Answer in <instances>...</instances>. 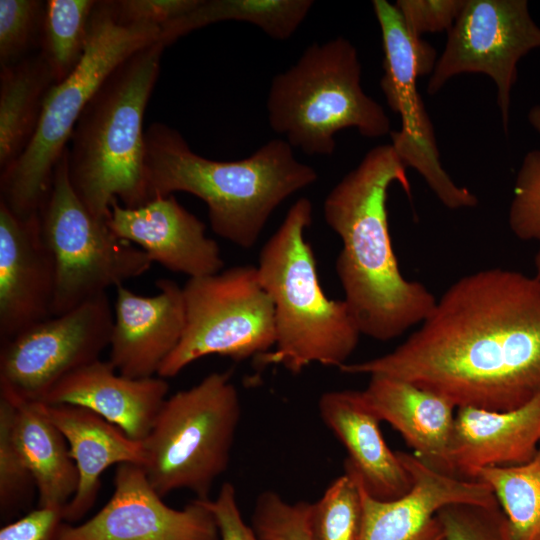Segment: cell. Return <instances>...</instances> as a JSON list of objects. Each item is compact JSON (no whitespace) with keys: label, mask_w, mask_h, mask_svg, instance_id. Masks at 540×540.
I'll list each match as a JSON object with an SVG mask.
<instances>
[{"label":"cell","mask_w":540,"mask_h":540,"mask_svg":"<svg viewBox=\"0 0 540 540\" xmlns=\"http://www.w3.org/2000/svg\"><path fill=\"white\" fill-rule=\"evenodd\" d=\"M540 444V395L522 407L492 411L457 407L449 458L457 477L473 479L486 467L529 462Z\"/></svg>","instance_id":"obj_20"},{"label":"cell","mask_w":540,"mask_h":540,"mask_svg":"<svg viewBox=\"0 0 540 540\" xmlns=\"http://www.w3.org/2000/svg\"><path fill=\"white\" fill-rule=\"evenodd\" d=\"M39 216L55 268L52 316L106 294L108 288L144 274L153 263L85 207L70 182L67 150L55 167Z\"/></svg>","instance_id":"obj_9"},{"label":"cell","mask_w":540,"mask_h":540,"mask_svg":"<svg viewBox=\"0 0 540 540\" xmlns=\"http://www.w3.org/2000/svg\"><path fill=\"white\" fill-rule=\"evenodd\" d=\"M149 483L142 466L117 465L114 491L87 521L64 522L59 540H220L207 499L171 508Z\"/></svg>","instance_id":"obj_14"},{"label":"cell","mask_w":540,"mask_h":540,"mask_svg":"<svg viewBox=\"0 0 540 540\" xmlns=\"http://www.w3.org/2000/svg\"><path fill=\"white\" fill-rule=\"evenodd\" d=\"M266 109L271 129L308 155H331L335 135L345 128L368 138L391 132L385 110L361 86L355 46L342 36L311 44L277 74Z\"/></svg>","instance_id":"obj_7"},{"label":"cell","mask_w":540,"mask_h":540,"mask_svg":"<svg viewBox=\"0 0 540 540\" xmlns=\"http://www.w3.org/2000/svg\"><path fill=\"white\" fill-rule=\"evenodd\" d=\"M199 0H117L111 1L117 20L126 25L155 26L192 10Z\"/></svg>","instance_id":"obj_36"},{"label":"cell","mask_w":540,"mask_h":540,"mask_svg":"<svg viewBox=\"0 0 540 540\" xmlns=\"http://www.w3.org/2000/svg\"><path fill=\"white\" fill-rule=\"evenodd\" d=\"M309 509V502L290 503L275 491H264L256 499L251 527L262 540H312Z\"/></svg>","instance_id":"obj_32"},{"label":"cell","mask_w":540,"mask_h":540,"mask_svg":"<svg viewBox=\"0 0 540 540\" xmlns=\"http://www.w3.org/2000/svg\"><path fill=\"white\" fill-rule=\"evenodd\" d=\"M56 83L40 53L0 69V171L25 151L37 129L45 98Z\"/></svg>","instance_id":"obj_25"},{"label":"cell","mask_w":540,"mask_h":540,"mask_svg":"<svg viewBox=\"0 0 540 540\" xmlns=\"http://www.w3.org/2000/svg\"><path fill=\"white\" fill-rule=\"evenodd\" d=\"M473 479L492 489L507 519L511 540H540V444L529 462L482 468Z\"/></svg>","instance_id":"obj_27"},{"label":"cell","mask_w":540,"mask_h":540,"mask_svg":"<svg viewBox=\"0 0 540 540\" xmlns=\"http://www.w3.org/2000/svg\"><path fill=\"white\" fill-rule=\"evenodd\" d=\"M113 320L106 293L2 341L0 394L42 401L60 379L99 359Z\"/></svg>","instance_id":"obj_12"},{"label":"cell","mask_w":540,"mask_h":540,"mask_svg":"<svg viewBox=\"0 0 540 540\" xmlns=\"http://www.w3.org/2000/svg\"><path fill=\"white\" fill-rule=\"evenodd\" d=\"M44 11V1L0 0V67L19 62L40 45Z\"/></svg>","instance_id":"obj_31"},{"label":"cell","mask_w":540,"mask_h":540,"mask_svg":"<svg viewBox=\"0 0 540 540\" xmlns=\"http://www.w3.org/2000/svg\"><path fill=\"white\" fill-rule=\"evenodd\" d=\"M444 540H511L499 505L451 504L437 512Z\"/></svg>","instance_id":"obj_33"},{"label":"cell","mask_w":540,"mask_h":540,"mask_svg":"<svg viewBox=\"0 0 540 540\" xmlns=\"http://www.w3.org/2000/svg\"><path fill=\"white\" fill-rule=\"evenodd\" d=\"M45 405L49 417L64 435L78 470L77 490L64 507L65 522L71 524L93 507L103 472L122 463L143 466L145 450L142 441L131 439L119 427L86 408Z\"/></svg>","instance_id":"obj_23"},{"label":"cell","mask_w":540,"mask_h":540,"mask_svg":"<svg viewBox=\"0 0 540 540\" xmlns=\"http://www.w3.org/2000/svg\"><path fill=\"white\" fill-rule=\"evenodd\" d=\"M108 227L119 238L136 244L166 269L189 278L216 274L224 266L217 242L205 224L173 196L158 197L129 208L115 200Z\"/></svg>","instance_id":"obj_17"},{"label":"cell","mask_w":540,"mask_h":540,"mask_svg":"<svg viewBox=\"0 0 540 540\" xmlns=\"http://www.w3.org/2000/svg\"><path fill=\"white\" fill-rule=\"evenodd\" d=\"M396 453L412 478V486L403 496L383 501L370 496L360 479L363 512L357 540H444L437 518L441 508L451 504L499 505L486 483L438 472L414 454Z\"/></svg>","instance_id":"obj_15"},{"label":"cell","mask_w":540,"mask_h":540,"mask_svg":"<svg viewBox=\"0 0 540 540\" xmlns=\"http://www.w3.org/2000/svg\"><path fill=\"white\" fill-rule=\"evenodd\" d=\"M372 6L384 54L380 86L389 107L401 120L400 129L390 132L391 145L406 168L415 169L444 206H476V195L457 185L443 168L433 125L417 88L418 77L431 75L436 50L408 31L395 4L374 0Z\"/></svg>","instance_id":"obj_11"},{"label":"cell","mask_w":540,"mask_h":540,"mask_svg":"<svg viewBox=\"0 0 540 540\" xmlns=\"http://www.w3.org/2000/svg\"><path fill=\"white\" fill-rule=\"evenodd\" d=\"M528 121L540 135V105L533 106L528 113Z\"/></svg>","instance_id":"obj_39"},{"label":"cell","mask_w":540,"mask_h":540,"mask_svg":"<svg viewBox=\"0 0 540 540\" xmlns=\"http://www.w3.org/2000/svg\"><path fill=\"white\" fill-rule=\"evenodd\" d=\"M362 512L360 478L344 463V474L328 486L320 499L310 503L312 540H357Z\"/></svg>","instance_id":"obj_29"},{"label":"cell","mask_w":540,"mask_h":540,"mask_svg":"<svg viewBox=\"0 0 540 540\" xmlns=\"http://www.w3.org/2000/svg\"><path fill=\"white\" fill-rule=\"evenodd\" d=\"M64 522V508L38 507L4 525L0 540H59Z\"/></svg>","instance_id":"obj_37"},{"label":"cell","mask_w":540,"mask_h":540,"mask_svg":"<svg viewBox=\"0 0 540 540\" xmlns=\"http://www.w3.org/2000/svg\"><path fill=\"white\" fill-rule=\"evenodd\" d=\"M54 289L39 212L21 217L0 201V341L51 317Z\"/></svg>","instance_id":"obj_16"},{"label":"cell","mask_w":540,"mask_h":540,"mask_svg":"<svg viewBox=\"0 0 540 540\" xmlns=\"http://www.w3.org/2000/svg\"><path fill=\"white\" fill-rule=\"evenodd\" d=\"M13 405L0 396V512L10 517L30 503L34 478L20 454L12 433Z\"/></svg>","instance_id":"obj_30"},{"label":"cell","mask_w":540,"mask_h":540,"mask_svg":"<svg viewBox=\"0 0 540 540\" xmlns=\"http://www.w3.org/2000/svg\"><path fill=\"white\" fill-rule=\"evenodd\" d=\"M535 48H540V27L532 19L526 0H466L448 31L427 92L437 93L462 73L489 76L497 88V104L507 133L517 63Z\"/></svg>","instance_id":"obj_13"},{"label":"cell","mask_w":540,"mask_h":540,"mask_svg":"<svg viewBox=\"0 0 540 540\" xmlns=\"http://www.w3.org/2000/svg\"><path fill=\"white\" fill-rule=\"evenodd\" d=\"M466 0H397L399 10L408 31L415 37L427 32L449 31Z\"/></svg>","instance_id":"obj_35"},{"label":"cell","mask_w":540,"mask_h":540,"mask_svg":"<svg viewBox=\"0 0 540 540\" xmlns=\"http://www.w3.org/2000/svg\"><path fill=\"white\" fill-rule=\"evenodd\" d=\"M313 207L299 198L262 247L257 273L273 301L275 350L260 357L292 374L312 363L340 368L356 349L360 331L345 300L329 299L319 282L305 230Z\"/></svg>","instance_id":"obj_5"},{"label":"cell","mask_w":540,"mask_h":540,"mask_svg":"<svg viewBox=\"0 0 540 540\" xmlns=\"http://www.w3.org/2000/svg\"><path fill=\"white\" fill-rule=\"evenodd\" d=\"M394 182L411 195L406 166L395 149L378 145L331 189L323 204L325 222L342 242L336 272L344 300L361 335L383 342L420 325L437 301L424 284L400 271L386 207Z\"/></svg>","instance_id":"obj_2"},{"label":"cell","mask_w":540,"mask_h":540,"mask_svg":"<svg viewBox=\"0 0 540 540\" xmlns=\"http://www.w3.org/2000/svg\"><path fill=\"white\" fill-rule=\"evenodd\" d=\"M362 397L380 421L388 422L430 468L454 475L449 458L457 407L444 396L411 382L370 376Z\"/></svg>","instance_id":"obj_21"},{"label":"cell","mask_w":540,"mask_h":540,"mask_svg":"<svg viewBox=\"0 0 540 540\" xmlns=\"http://www.w3.org/2000/svg\"><path fill=\"white\" fill-rule=\"evenodd\" d=\"M339 369L402 379L456 407H522L540 395V283L505 268L465 275L394 350Z\"/></svg>","instance_id":"obj_1"},{"label":"cell","mask_w":540,"mask_h":540,"mask_svg":"<svg viewBox=\"0 0 540 540\" xmlns=\"http://www.w3.org/2000/svg\"><path fill=\"white\" fill-rule=\"evenodd\" d=\"M207 504L215 516L220 540H262L243 521L236 491L230 482L221 486L214 500L207 499Z\"/></svg>","instance_id":"obj_38"},{"label":"cell","mask_w":540,"mask_h":540,"mask_svg":"<svg viewBox=\"0 0 540 540\" xmlns=\"http://www.w3.org/2000/svg\"><path fill=\"white\" fill-rule=\"evenodd\" d=\"M95 0L45 1L40 54L57 82L66 78L84 56Z\"/></svg>","instance_id":"obj_28"},{"label":"cell","mask_w":540,"mask_h":540,"mask_svg":"<svg viewBox=\"0 0 540 540\" xmlns=\"http://www.w3.org/2000/svg\"><path fill=\"white\" fill-rule=\"evenodd\" d=\"M100 359L60 379L44 396L49 405L86 408L119 427L131 439L143 441L167 398L164 378H129Z\"/></svg>","instance_id":"obj_19"},{"label":"cell","mask_w":540,"mask_h":540,"mask_svg":"<svg viewBox=\"0 0 540 540\" xmlns=\"http://www.w3.org/2000/svg\"><path fill=\"white\" fill-rule=\"evenodd\" d=\"M320 417L347 451L345 463L359 475L367 493L383 501L406 494L412 478L396 452L386 444L380 420L361 391L334 390L321 395Z\"/></svg>","instance_id":"obj_22"},{"label":"cell","mask_w":540,"mask_h":540,"mask_svg":"<svg viewBox=\"0 0 540 540\" xmlns=\"http://www.w3.org/2000/svg\"><path fill=\"white\" fill-rule=\"evenodd\" d=\"M164 49L156 42L121 63L95 93L73 130L67 148L70 182L99 220L107 221L115 200L129 208L150 201L143 119Z\"/></svg>","instance_id":"obj_4"},{"label":"cell","mask_w":540,"mask_h":540,"mask_svg":"<svg viewBox=\"0 0 540 540\" xmlns=\"http://www.w3.org/2000/svg\"><path fill=\"white\" fill-rule=\"evenodd\" d=\"M159 37V27L122 24L110 0L97 1L84 56L66 78L51 87L31 142L0 174V201L13 213L26 217L39 212L55 167L90 100L121 63L159 42Z\"/></svg>","instance_id":"obj_6"},{"label":"cell","mask_w":540,"mask_h":540,"mask_svg":"<svg viewBox=\"0 0 540 540\" xmlns=\"http://www.w3.org/2000/svg\"><path fill=\"white\" fill-rule=\"evenodd\" d=\"M241 404L229 372H213L164 401L142 441V466L154 490L165 497L186 489L209 499L230 462Z\"/></svg>","instance_id":"obj_8"},{"label":"cell","mask_w":540,"mask_h":540,"mask_svg":"<svg viewBox=\"0 0 540 540\" xmlns=\"http://www.w3.org/2000/svg\"><path fill=\"white\" fill-rule=\"evenodd\" d=\"M156 286L159 292L149 297L116 287L109 361L129 378L157 375L183 334L182 287L169 279L157 280Z\"/></svg>","instance_id":"obj_18"},{"label":"cell","mask_w":540,"mask_h":540,"mask_svg":"<svg viewBox=\"0 0 540 540\" xmlns=\"http://www.w3.org/2000/svg\"><path fill=\"white\" fill-rule=\"evenodd\" d=\"M182 289L183 334L157 376L174 377L211 354L242 361L275 345L274 305L259 281L257 267L235 266L189 278Z\"/></svg>","instance_id":"obj_10"},{"label":"cell","mask_w":540,"mask_h":540,"mask_svg":"<svg viewBox=\"0 0 540 540\" xmlns=\"http://www.w3.org/2000/svg\"><path fill=\"white\" fill-rule=\"evenodd\" d=\"M508 223L524 241L540 242V150L528 152L517 173Z\"/></svg>","instance_id":"obj_34"},{"label":"cell","mask_w":540,"mask_h":540,"mask_svg":"<svg viewBox=\"0 0 540 540\" xmlns=\"http://www.w3.org/2000/svg\"><path fill=\"white\" fill-rule=\"evenodd\" d=\"M145 142L150 200L175 192L200 198L208 207L212 230L244 249L255 245L285 199L318 178L282 139L237 161L207 159L195 153L180 132L159 122L145 131Z\"/></svg>","instance_id":"obj_3"},{"label":"cell","mask_w":540,"mask_h":540,"mask_svg":"<svg viewBox=\"0 0 540 540\" xmlns=\"http://www.w3.org/2000/svg\"><path fill=\"white\" fill-rule=\"evenodd\" d=\"M313 4L312 0H199L192 10L160 28L159 42L166 47L194 30L223 21L247 22L273 39L286 40Z\"/></svg>","instance_id":"obj_26"},{"label":"cell","mask_w":540,"mask_h":540,"mask_svg":"<svg viewBox=\"0 0 540 540\" xmlns=\"http://www.w3.org/2000/svg\"><path fill=\"white\" fill-rule=\"evenodd\" d=\"M534 265H535V274L533 276L540 283V248L536 253V256L534 259Z\"/></svg>","instance_id":"obj_40"},{"label":"cell","mask_w":540,"mask_h":540,"mask_svg":"<svg viewBox=\"0 0 540 540\" xmlns=\"http://www.w3.org/2000/svg\"><path fill=\"white\" fill-rule=\"evenodd\" d=\"M13 405L12 433L39 495L38 507L64 508L79 482L67 441L42 401L0 394Z\"/></svg>","instance_id":"obj_24"}]
</instances>
